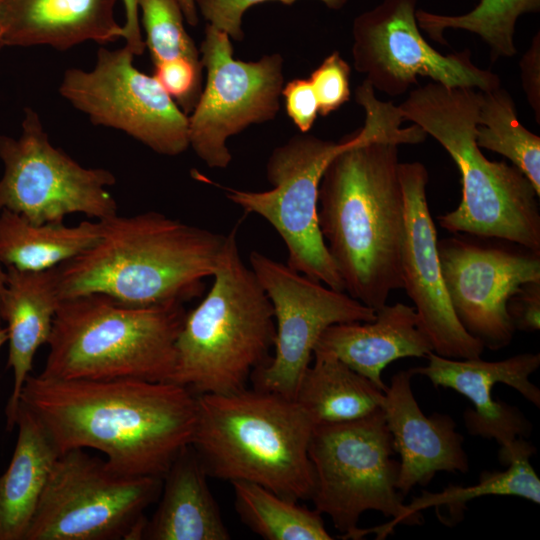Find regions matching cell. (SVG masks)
I'll list each match as a JSON object with an SVG mask.
<instances>
[{"label":"cell","mask_w":540,"mask_h":540,"mask_svg":"<svg viewBox=\"0 0 540 540\" xmlns=\"http://www.w3.org/2000/svg\"><path fill=\"white\" fill-rule=\"evenodd\" d=\"M540 11V0H480L469 12L444 15L416 10V20L432 40L447 45L444 31L465 30L478 35L490 48L492 61L516 55L514 41L518 18Z\"/></svg>","instance_id":"29"},{"label":"cell","mask_w":540,"mask_h":540,"mask_svg":"<svg viewBox=\"0 0 540 540\" xmlns=\"http://www.w3.org/2000/svg\"><path fill=\"white\" fill-rule=\"evenodd\" d=\"M507 311L515 330L538 331L540 329V281L521 285L509 299Z\"/></svg>","instance_id":"36"},{"label":"cell","mask_w":540,"mask_h":540,"mask_svg":"<svg viewBox=\"0 0 540 540\" xmlns=\"http://www.w3.org/2000/svg\"><path fill=\"white\" fill-rule=\"evenodd\" d=\"M5 271L0 314L7 324V367L12 369L14 377L5 414L7 429L13 430L22 388L32 370L37 350L48 343L61 299L57 267L25 271L8 266Z\"/></svg>","instance_id":"20"},{"label":"cell","mask_w":540,"mask_h":540,"mask_svg":"<svg viewBox=\"0 0 540 540\" xmlns=\"http://www.w3.org/2000/svg\"><path fill=\"white\" fill-rule=\"evenodd\" d=\"M125 46L98 49L91 70L67 69L60 95L95 125L124 132L154 152L177 156L189 148L188 115L153 75L134 65Z\"/></svg>","instance_id":"14"},{"label":"cell","mask_w":540,"mask_h":540,"mask_svg":"<svg viewBox=\"0 0 540 540\" xmlns=\"http://www.w3.org/2000/svg\"><path fill=\"white\" fill-rule=\"evenodd\" d=\"M238 225L225 236L204 299L186 313L175 343L170 382L195 395L248 387L268 363L275 340L272 304L241 257Z\"/></svg>","instance_id":"6"},{"label":"cell","mask_w":540,"mask_h":540,"mask_svg":"<svg viewBox=\"0 0 540 540\" xmlns=\"http://www.w3.org/2000/svg\"><path fill=\"white\" fill-rule=\"evenodd\" d=\"M417 2L383 0L354 19V68L373 89L400 96L417 85L419 77L446 87H500L499 76L475 65L470 50L442 54L425 40L416 20Z\"/></svg>","instance_id":"15"},{"label":"cell","mask_w":540,"mask_h":540,"mask_svg":"<svg viewBox=\"0 0 540 540\" xmlns=\"http://www.w3.org/2000/svg\"><path fill=\"white\" fill-rule=\"evenodd\" d=\"M382 408L353 421L316 424L308 454L314 473L310 500L330 517L342 539L374 533L383 539L398 524L419 525L397 489L400 464Z\"/></svg>","instance_id":"8"},{"label":"cell","mask_w":540,"mask_h":540,"mask_svg":"<svg viewBox=\"0 0 540 540\" xmlns=\"http://www.w3.org/2000/svg\"><path fill=\"white\" fill-rule=\"evenodd\" d=\"M481 91L430 82L397 106L451 156L461 175L457 208L438 216L451 233L506 240L540 251L539 194L513 164L490 161L476 143Z\"/></svg>","instance_id":"4"},{"label":"cell","mask_w":540,"mask_h":540,"mask_svg":"<svg viewBox=\"0 0 540 540\" xmlns=\"http://www.w3.org/2000/svg\"><path fill=\"white\" fill-rule=\"evenodd\" d=\"M399 178L405 213L403 288L414 303L419 326L434 353L453 359L479 358L485 347L461 325L446 291L427 202L428 171L420 162H400Z\"/></svg>","instance_id":"17"},{"label":"cell","mask_w":540,"mask_h":540,"mask_svg":"<svg viewBox=\"0 0 540 540\" xmlns=\"http://www.w3.org/2000/svg\"><path fill=\"white\" fill-rule=\"evenodd\" d=\"M295 400L314 425L341 423L382 408L384 391L332 353L314 350Z\"/></svg>","instance_id":"25"},{"label":"cell","mask_w":540,"mask_h":540,"mask_svg":"<svg viewBox=\"0 0 540 540\" xmlns=\"http://www.w3.org/2000/svg\"><path fill=\"white\" fill-rule=\"evenodd\" d=\"M124 8L123 38L125 47L135 56L143 54L145 50L142 36L137 0H122Z\"/></svg>","instance_id":"38"},{"label":"cell","mask_w":540,"mask_h":540,"mask_svg":"<svg viewBox=\"0 0 540 540\" xmlns=\"http://www.w3.org/2000/svg\"><path fill=\"white\" fill-rule=\"evenodd\" d=\"M249 264L275 320L273 354L250 381L255 388L295 400L321 334L334 324L373 321L376 311L257 250L251 251Z\"/></svg>","instance_id":"12"},{"label":"cell","mask_w":540,"mask_h":540,"mask_svg":"<svg viewBox=\"0 0 540 540\" xmlns=\"http://www.w3.org/2000/svg\"><path fill=\"white\" fill-rule=\"evenodd\" d=\"M163 478L121 476L84 449L57 458L25 540H139Z\"/></svg>","instance_id":"9"},{"label":"cell","mask_w":540,"mask_h":540,"mask_svg":"<svg viewBox=\"0 0 540 540\" xmlns=\"http://www.w3.org/2000/svg\"><path fill=\"white\" fill-rule=\"evenodd\" d=\"M425 366L411 368L413 374L428 378L433 386L455 390L468 398L474 409L464 412L469 434L496 440L507 447L515 439L530 434L531 423L514 406L492 398L497 383L514 388L527 401L540 407V390L529 377L540 366L539 353H522L501 361L479 358L453 359L431 352Z\"/></svg>","instance_id":"18"},{"label":"cell","mask_w":540,"mask_h":540,"mask_svg":"<svg viewBox=\"0 0 540 540\" xmlns=\"http://www.w3.org/2000/svg\"><path fill=\"white\" fill-rule=\"evenodd\" d=\"M202 73V65L185 58H176L154 64L153 76L188 115L201 94Z\"/></svg>","instance_id":"33"},{"label":"cell","mask_w":540,"mask_h":540,"mask_svg":"<svg viewBox=\"0 0 540 540\" xmlns=\"http://www.w3.org/2000/svg\"><path fill=\"white\" fill-rule=\"evenodd\" d=\"M0 209L33 224L62 223L81 213L96 220L117 215L108 191L116 178L107 169L86 168L53 146L38 113L24 109L18 137L0 135Z\"/></svg>","instance_id":"11"},{"label":"cell","mask_w":540,"mask_h":540,"mask_svg":"<svg viewBox=\"0 0 540 540\" xmlns=\"http://www.w3.org/2000/svg\"><path fill=\"white\" fill-rule=\"evenodd\" d=\"M520 77L527 101L535 120L540 124V33L533 37L530 47L520 60Z\"/></svg>","instance_id":"37"},{"label":"cell","mask_w":540,"mask_h":540,"mask_svg":"<svg viewBox=\"0 0 540 540\" xmlns=\"http://www.w3.org/2000/svg\"><path fill=\"white\" fill-rule=\"evenodd\" d=\"M278 1L284 5H292L297 0H195L198 12L208 21V24L225 32L235 41L244 38L242 18L252 6L267 2ZM332 10L342 9L348 0H318Z\"/></svg>","instance_id":"34"},{"label":"cell","mask_w":540,"mask_h":540,"mask_svg":"<svg viewBox=\"0 0 540 540\" xmlns=\"http://www.w3.org/2000/svg\"><path fill=\"white\" fill-rule=\"evenodd\" d=\"M184 304H121L93 293L61 300L42 372L62 380L170 381Z\"/></svg>","instance_id":"7"},{"label":"cell","mask_w":540,"mask_h":540,"mask_svg":"<svg viewBox=\"0 0 540 540\" xmlns=\"http://www.w3.org/2000/svg\"><path fill=\"white\" fill-rule=\"evenodd\" d=\"M208 474L191 445L176 457L163 477L158 506L147 521L146 540H229Z\"/></svg>","instance_id":"23"},{"label":"cell","mask_w":540,"mask_h":540,"mask_svg":"<svg viewBox=\"0 0 540 540\" xmlns=\"http://www.w3.org/2000/svg\"><path fill=\"white\" fill-rule=\"evenodd\" d=\"M178 2L182 9L185 21L191 26H196L199 19L195 0H178Z\"/></svg>","instance_id":"39"},{"label":"cell","mask_w":540,"mask_h":540,"mask_svg":"<svg viewBox=\"0 0 540 540\" xmlns=\"http://www.w3.org/2000/svg\"><path fill=\"white\" fill-rule=\"evenodd\" d=\"M101 221L99 240L57 266L61 300L98 293L133 307L184 304L204 292L226 236L155 211Z\"/></svg>","instance_id":"3"},{"label":"cell","mask_w":540,"mask_h":540,"mask_svg":"<svg viewBox=\"0 0 540 540\" xmlns=\"http://www.w3.org/2000/svg\"><path fill=\"white\" fill-rule=\"evenodd\" d=\"M351 67L338 51L329 54L308 78L323 117L349 101Z\"/></svg>","instance_id":"32"},{"label":"cell","mask_w":540,"mask_h":540,"mask_svg":"<svg viewBox=\"0 0 540 540\" xmlns=\"http://www.w3.org/2000/svg\"><path fill=\"white\" fill-rule=\"evenodd\" d=\"M240 520L265 540H331L322 514L251 482L231 483Z\"/></svg>","instance_id":"28"},{"label":"cell","mask_w":540,"mask_h":540,"mask_svg":"<svg viewBox=\"0 0 540 540\" xmlns=\"http://www.w3.org/2000/svg\"><path fill=\"white\" fill-rule=\"evenodd\" d=\"M7 0H0V50L4 48L2 43L3 22Z\"/></svg>","instance_id":"40"},{"label":"cell","mask_w":540,"mask_h":540,"mask_svg":"<svg viewBox=\"0 0 540 540\" xmlns=\"http://www.w3.org/2000/svg\"><path fill=\"white\" fill-rule=\"evenodd\" d=\"M118 0H7L4 47L49 46L64 51L87 41L123 38L115 18Z\"/></svg>","instance_id":"21"},{"label":"cell","mask_w":540,"mask_h":540,"mask_svg":"<svg viewBox=\"0 0 540 540\" xmlns=\"http://www.w3.org/2000/svg\"><path fill=\"white\" fill-rule=\"evenodd\" d=\"M18 434L10 463L0 475V540H25L58 448L37 416L19 403Z\"/></svg>","instance_id":"24"},{"label":"cell","mask_w":540,"mask_h":540,"mask_svg":"<svg viewBox=\"0 0 540 540\" xmlns=\"http://www.w3.org/2000/svg\"><path fill=\"white\" fill-rule=\"evenodd\" d=\"M101 220L33 224L22 215L2 209L0 213V263L25 271H43L66 262L101 237Z\"/></svg>","instance_id":"26"},{"label":"cell","mask_w":540,"mask_h":540,"mask_svg":"<svg viewBox=\"0 0 540 540\" xmlns=\"http://www.w3.org/2000/svg\"><path fill=\"white\" fill-rule=\"evenodd\" d=\"M137 4L145 48L153 64L185 58L202 65L200 51L185 29L178 0H137Z\"/></svg>","instance_id":"31"},{"label":"cell","mask_w":540,"mask_h":540,"mask_svg":"<svg viewBox=\"0 0 540 540\" xmlns=\"http://www.w3.org/2000/svg\"><path fill=\"white\" fill-rule=\"evenodd\" d=\"M535 452L532 444L519 437L500 449L499 459L507 466L504 471H484L476 484L467 487L449 485L438 493L422 491L407 505L408 511L421 515L423 509L446 507L463 512L468 501L488 495L516 496L539 504L540 479L530 462Z\"/></svg>","instance_id":"27"},{"label":"cell","mask_w":540,"mask_h":540,"mask_svg":"<svg viewBox=\"0 0 540 540\" xmlns=\"http://www.w3.org/2000/svg\"><path fill=\"white\" fill-rule=\"evenodd\" d=\"M196 401L190 445L209 477L255 483L297 502L311 498L314 424L296 400L247 387Z\"/></svg>","instance_id":"5"},{"label":"cell","mask_w":540,"mask_h":540,"mask_svg":"<svg viewBox=\"0 0 540 540\" xmlns=\"http://www.w3.org/2000/svg\"><path fill=\"white\" fill-rule=\"evenodd\" d=\"M199 51L206 85L188 115L189 147L208 167L223 169L232 160L229 137L276 117L283 58L273 53L258 61L237 60L230 37L210 24Z\"/></svg>","instance_id":"13"},{"label":"cell","mask_w":540,"mask_h":540,"mask_svg":"<svg viewBox=\"0 0 540 540\" xmlns=\"http://www.w3.org/2000/svg\"><path fill=\"white\" fill-rule=\"evenodd\" d=\"M314 350L332 353L385 392L388 386L382 380V371L391 362L427 357L433 347L419 326L415 308L398 302L380 308L373 321L329 326Z\"/></svg>","instance_id":"22"},{"label":"cell","mask_w":540,"mask_h":540,"mask_svg":"<svg viewBox=\"0 0 540 540\" xmlns=\"http://www.w3.org/2000/svg\"><path fill=\"white\" fill-rule=\"evenodd\" d=\"M0 213H1V209H0ZM5 280H6V271L3 270V265L0 263V305H1V296L5 287ZM2 323L3 321L0 314V327H2Z\"/></svg>","instance_id":"41"},{"label":"cell","mask_w":540,"mask_h":540,"mask_svg":"<svg viewBox=\"0 0 540 540\" xmlns=\"http://www.w3.org/2000/svg\"><path fill=\"white\" fill-rule=\"evenodd\" d=\"M8 340V331L6 327H0V348L7 342Z\"/></svg>","instance_id":"42"},{"label":"cell","mask_w":540,"mask_h":540,"mask_svg":"<svg viewBox=\"0 0 540 540\" xmlns=\"http://www.w3.org/2000/svg\"><path fill=\"white\" fill-rule=\"evenodd\" d=\"M413 376L411 369L397 372L382 403L394 450L400 455L397 489L403 496L415 485H427L437 472L469 469L456 423L446 414L422 412L411 388Z\"/></svg>","instance_id":"19"},{"label":"cell","mask_w":540,"mask_h":540,"mask_svg":"<svg viewBox=\"0 0 540 540\" xmlns=\"http://www.w3.org/2000/svg\"><path fill=\"white\" fill-rule=\"evenodd\" d=\"M281 96L289 118L301 133H308L319 114L318 101L309 79L290 80L284 84Z\"/></svg>","instance_id":"35"},{"label":"cell","mask_w":540,"mask_h":540,"mask_svg":"<svg viewBox=\"0 0 540 540\" xmlns=\"http://www.w3.org/2000/svg\"><path fill=\"white\" fill-rule=\"evenodd\" d=\"M20 403L40 420L60 454L92 448L121 476L163 478L190 445L196 395L170 381L62 380L29 375Z\"/></svg>","instance_id":"2"},{"label":"cell","mask_w":540,"mask_h":540,"mask_svg":"<svg viewBox=\"0 0 540 540\" xmlns=\"http://www.w3.org/2000/svg\"><path fill=\"white\" fill-rule=\"evenodd\" d=\"M353 139L335 142L300 133L270 154L266 176L272 189L248 191L225 187L228 200L247 214L265 219L283 240L292 269L344 291L318 223V194L329 162Z\"/></svg>","instance_id":"10"},{"label":"cell","mask_w":540,"mask_h":540,"mask_svg":"<svg viewBox=\"0 0 540 540\" xmlns=\"http://www.w3.org/2000/svg\"><path fill=\"white\" fill-rule=\"evenodd\" d=\"M476 143L509 159L540 195V137L521 124L506 89L481 91Z\"/></svg>","instance_id":"30"},{"label":"cell","mask_w":540,"mask_h":540,"mask_svg":"<svg viewBox=\"0 0 540 540\" xmlns=\"http://www.w3.org/2000/svg\"><path fill=\"white\" fill-rule=\"evenodd\" d=\"M364 125L328 164L318 194V223L345 292L376 312L403 288L405 213L398 146L416 144L396 105L363 81L355 91Z\"/></svg>","instance_id":"1"},{"label":"cell","mask_w":540,"mask_h":540,"mask_svg":"<svg viewBox=\"0 0 540 540\" xmlns=\"http://www.w3.org/2000/svg\"><path fill=\"white\" fill-rule=\"evenodd\" d=\"M453 234L437 241L453 311L484 347H506L515 332L507 303L521 285L540 281V251L502 239Z\"/></svg>","instance_id":"16"}]
</instances>
